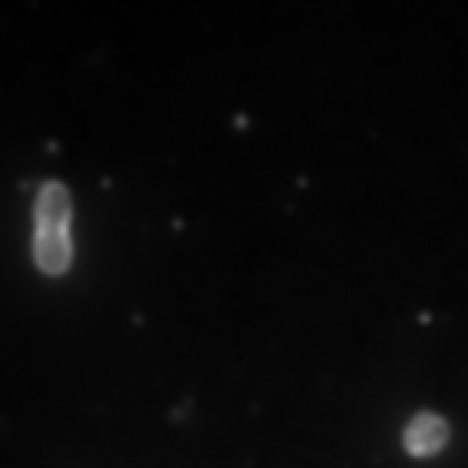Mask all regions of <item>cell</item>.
I'll use <instances>...</instances> for the list:
<instances>
[{
    "mask_svg": "<svg viewBox=\"0 0 468 468\" xmlns=\"http://www.w3.org/2000/svg\"><path fill=\"white\" fill-rule=\"evenodd\" d=\"M448 432L442 418L434 413H421L408 426L405 445L416 456H429L445 445Z\"/></svg>",
    "mask_w": 468,
    "mask_h": 468,
    "instance_id": "6da1fadb",
    "label": "cell"
},
{
    "mask_svg": "<svg viewBox=\"0 0 468 468\" xmlns=\"http://www.w3.org/2000/svg\"><path fill=\"white\" fill-rule=\"evenodd\" d=\"M35 256L37 264L48 273H59L70 260V242L68 229L37 227L35 235Z\"/></svg>",
    "mask_w": 468,
    "mask_h": 468,
    "instance_id": "7a4b0ae2",
    "label": "cell"
},
{
    "mask_svg": "<svg viewBox=\"0 0 468 468\" xmlns=\"http://www.w3.org/2000/svg\"><path fill=\"white\" fill-rule=\"evenodd\" d=\"M35 215H37V227L68 229L70 218V198L67 188L57 182L43 186L37 196Z\"/></svg>",
    "mask_w": 468,
    "mask_h": 468,
    "instance_id": "3957f363",
    "label": "cell"
}]
</instances>
